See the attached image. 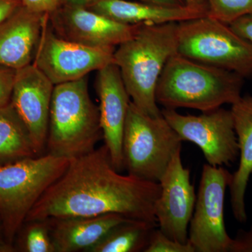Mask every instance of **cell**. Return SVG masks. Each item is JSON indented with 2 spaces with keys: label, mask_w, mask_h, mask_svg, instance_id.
Listing matches in <instances>:
<instances>
[{
  "label": "cell",
  "mask_w": 252,
  "mask_h": 252,
  "mask_svg": "<svg viewBox=\"0 0 252 252\" xmlns=\"http://www.w3.org/2000/svg\"><path fill=\"white\" fill-rule=\"evenodd\" d=\"M158 182L123 175L114 167L108 149H98L69 161L28 214L26 220L117 214L157 225L155 204Z\"/></svg>",
  "instance_id": "cell-1"
},
{
  "label": "cell",
  "mask_w": 252,
  "mask_h": 252,
  "mask_svg": "<svg viewBox=\"0 0 252 252\" xmlns=\"http://www.w3.org/2000/svg\"><path fill=\"white\" fill-rule=\"evenodd\" d=\"M178 23L141 24L135 34L115 50L119 67L131 101L152 117L161 115L156 90L165 64L177 52Z\"/></svg>",
  "instance_id": "cell-2"
},
{
  "label": "cell",
  "mask_w": 252,
  "mask_h": 252,
  "mask_svg": "<svg viewBox=\"0 0 252 252\" xmlns=\"http://www.w3.org/2000/svg\"><path fill=\"white\" fill-rule=\"evenodd\" d=\"M245 79L236 73L175 54L158 81L156 98L164 108L210 112L241 97Z\"/></svg>",
  "instance_id": "cell-3"
},
{
  "label": "cell",
  "mask_w": 252,
  "mask_h": 252,
  "mask_svg": "<svg viewBox=\"0 0 252 252\" xmlns=\"http://www.w3.org/2000/svg\"><path fill=\"white\" fill-rule=\"evenodd\" d=\"M101 139L100 114L91 98L88 76L55 85L46 142L48 154L71 160L93 152Z\"/></svg>",
  "instance_id": "cell-4"
},
{
  "label": "cell",
  "mask_w": 252,
  "mask_h": 252,
  "mask_svg": "<svg viewBox=\"0 0 252 252\" xmlns=\"http://www.w3.org/2000/svg\"><path fill=\"white\" fill-rule=\"evenodd\" d=\"M69 161L47 154L0 164V217L8 241L14 244L28 214L65 172Z\"/></svg>",
  "instance_id": "cell-5"
},
{
  "label": "cell",
  "mask_w": 252,
  "mask_h": 252,
  "mask_svg": "<svg viewBox=\"0 0 252 252\" xmlns=\"http://www.w3.org/2000/svg\"><path fill=\"white\" fill-rule=\"evenodd\" d=\"M182 142L162 114L150 117L131 101L122 142L124 169L128 175L158 182Z\"/></svg>",
  "instance_id": "cell-6"
},
{
  "label": "cell",
  "mask_w": 252,
  "mask_h": 252,
  "mask_svg": "<svg viewBox=\"0 0 252 252\" xmlns=\"http://www.w3.org/2000/svg\"><path fill=\"white\" fill-rule=\"evenodd\" d=\"M177 52L193 60L252 79V45L229 25L210 16L178 23Z\"/></svg>",
  "instance_id": "cell-7"
},
{
  "label": "cell",
  "mask_w": 252,
  "mask_h": 252,
  "mask_svg": "<svg viewBox=\"0 0 252 252\" xmlns=\"http://www.w3.org/2000/svg\"><path fill=\"white\" fill-rule=\"evenodd\" d=\"M232 174L222 166L203 167L193 216L189 223V241L195 252H229L232 240L225 229V190Z\"/></svg>",
  "instance_id": "cell-8"
},
{
  "label": "cell",
  "mask_w": 252,
  "mask_h": 252,
  "mask_svg": "<svg viewBox=\"0 0 252 252\" xmlns=\"http://www.w3.org/2000/svg\"><path fill=\"white\" fill-rule=\"evenodd\" d=\"M115 47H91L66 40L53 31L46 15L33 64L54 85L78 80L114 63Z\"/></svg>",
  "instance_id": "cell-9"
},
{
  "label": "cell",
  "mask_w": 252,
  "mask_h": 252,
  "mask_svg": "<svg viewBox=\"0 0 252 252\" xmlns=\"http://www.w3.org/2000/svg\"><path fill=\"white\" fill-rule=\"evenodd\" d=\"M161 113L182 140L198 146L209 165H229L238 159L240 152L230 109L220 107L199 116L182 115L170 108Z\"/></svg>",
  "instance_id": "cell-10"
},
{
  "label": "cell",
  "mask_w": 252,
  "mask_h": 252,
  "mask_svg": "<svg viewBox=\"0 0 252 252\" xmlns=\"http://www.w3.org/2000/svg\"><path fill=\"white\" fill-rule=\"evenodd\" d=\"M177 151L158 183L160 193L154 213L159 228L168 238L181 243L189 242L188 228L193 216L196 194L190 182V170L184 167Z\"/></svg>",
  "instance_id": "cell-11"
},
{
  "label": "cell",
  "mask_w": 252,
  "mask_h": 252,
  "mask_svg": "<svg viewBox=\"0 0 252 252\" xmlns=\"http://www.w3.org/2000/svg\"><path fill=\"white\" fill-rule=\"evenodd\" d=\"M60 37L91 47H116L135 34L140 25L117 22L85 6L63 4L49 14Z\"/></svg>",
  "instance_id": "cell-12"
},
{
  "label": "cell",
  "mask_w": 252,
  "mask_h": 252,
  "mask_svg": "<svg viewBox=\"0 0 252 252\" xmlns=\"http://www.w3.org/2000/svg\"><path fill=\"white\" fill-rule=\"evenodd\" d=\"M54 86L33 63L16 70L11 102L27 126L37 156L46 147Z\"/></svg>",
  "instance_id": "cell-13"
},
{
  "label": "cell",
  "mask_w": 252,
  "mask_h": 252,
  "mask_svg": "<svg viewBox=\"0 0 252 252\" xmlns=\"http://www.w3.org/2000/svg\"><path fill=\"white\" fill-rule=\"evenodd\" d=\"M96 91L99 99V114L104 145L114 167L124 170L122 142L131 99L119 67L114 63L97 71Z\"/></svg>",
  "instance_id": "cell-14"
},
{
  "label": "cell",
  "mask_w": 252,
  "mask_h": 252,
  "mask_svg": "<svg viewBox=\"0 0 252 252\" xmlns=\"http://www.w3.org/2000/svg\"><path fill=\"white\" fill-rule=\"evenodd\" d=\"M46 15L22 6L0 23V64L18 70L32 64Z\"/></svg>",
  "instance_id": "cell-15"
},
{
  "label": "cell",
  "mask_w": 252,
  "mask_h": 252,
  "mask_svg": "<svg viewBox=\"0 0 252 252\" xmlns=\"http://www.w3.org/2000/svg\"><path fill=\"white\" fill-rule=\"evenodd\" d=\"M127 220L117 214L47 219L56 252H89L109 230Z\"/></svg>",
  "instance_id": "cell-16"
},
{
  "label": "cell",
  "mask_w": 252,
  "mask_h": 252,
  "mask_svg": "<svg viewBox=\"0 0 252 252\" xmlns=\"http://www.w3.org/2000/svg\"><path fill=\"white\" fill-rule=\"evenodd\" d=\"M230 111L240 152L238 167L228 187L230 205L235 220L244 223L248 220L245 194L252 174V96H241Z\"/></svg>",
  "instance_id": "cell-17"
},
{
  "label": "cell",
  "mask_w": 252,
  "mask_h": 252,
  "mask_svg": "<svg viewBox=\"0 0 252 252\" xmlns=\"http://www.w3.org/2000/svg\"><path fill=\"white\" fill-rule=\"evenodd\" d=\"M87 8L117 22L133 26L180 23L207 15L206 11L188 6L170 7L126 0H94Z\"/></svg>",
  "instance_id": "cell-18"
},
{
  "label": "cell",
  "mask_w": 252,
  "mask_h": 252,
  "mask_svg": "<svg viewBox=\"0 0 252 252\" xmlns=\"http://www.w3.org/2000/svg\"><path fill=\"white\" fill-rule=\"evenodd\" d=\"M35 157L29 130L10 102L0 108V164Z\"/></svg>",
  "instance_id": "cell-19"
},
{
  "label": "cell",
  "mask_w": 252,
  "mask_h": 252,
  "mask_svg": "<svg viewBox=\"0 0 252 252\" xmlns=\"http://www.w3.org/2000/svg\"><path fill=\"white\" fill-rule=\"evenodd\" d=\"M156 227L144 220H126L109 230L89 252H144Z\"/></svg>",
  "instance_id": "cell-20"
},
{
  "label": "cell",
  "mask_w": 252,
  "mask_h": 252,
  "mask_svg": "<svg viewBox=\"0 0 252 252\" xmlns=\"http://www.w3.org/2000/svg\"><path fill=\"white\" fill-rule=\"evenodd\" d=\"M17 252H56L47 220H26L14 240Z\"/></svg>",
  "instance_id": "cell-21"
},
{
  "label": "cell",
  "mask_w": 252,
  "mask_h": 252,
  "mask_svg": "<svg viewBox=\"0 0 252 252\" xmlns=\"http://www.w3.org/2000/svg\"><path fill=\"white\" fill-rule=\"evenodd\" d=\"M207 16L229 25L252 13V0H205Z\"/></svg>",
  "instance_id": "cell-22"
},
{
  "label": "cell",
  "mask_w": 252,
  "mask_h": 252,
  "mask_svg": "<svg viewBox=\"0 0 252 252\" xmlns=\"http://www.w3.org/2000/svg\"><path fill=\"white\" fill-rule=\"evenodd\" d=\"M144 252H195L191 244L181 243L168 238L160 230L154 228Z\"/></svg>",
  "instance_id": "cell-23"
},
{
  "label": "cell",
  "mask_w": 252,
  "mask_h": 252,
  "mask_svg": "<svg viewBox=\"0 0 252 252\" xmlns=\"http://www.w3.org/2000/svg\"><path fill=\"white\" fill-rule=\"evenodd\" d=\"M16 69L0 64V108L11 102Z\"/></svg>",
  "instance_id": "cell-24"
},
{
  "label": "cell",
  "mask_w": 252,
  "mask_h": 252,
  "mask_svg": "<svg viewBox=\"0 0 252 252\" xmlns=\"http://www.w3.org/2000/svg\"><path fill=\"white\" fill-rule=\"evenodd\" d=\"M23 6L41 14H50L63 4V0H21Z\"/></svg>",
  "instance_id": "cell-25"
},
{
  "label": "cell",
  "mask_w": 252,
  "mask_h": 252,
  "mask_svg": "<svg viewBox=\"0 0 252 252\" xmlns=\"http://www.w3.org/2000/svg\"><path fill=\"white\" fill-rule=\"evenodd\" d=\"M229 252H252V225L249 230H239L232 240Z\"/></svg>",
  "instance_id": "cell-26"
},
{
  "label": "cell",
  "mask_w": 252,
  "mask_h": 252,
  "mask_svg": "<svg viewBox=\"0 0 252 252\" xmlns=\"http://www.w3.org/2000/svg\"><path fill=\"white\" fill-rule=\"evenodd\" d=\"M229 26L235 32L252 45V13L238 18L230 23Z\"/></svg>",
  "instance_id": "cell-27"
},
{
  "label": "cell",
  "mask_w": 252,
  "mask_h": 252,
  "mask_svg": "<svg viewBox=\"0 0 252 252\" xmlns=\"http://www.w3.org/2000/svg\"><path fill=\"white\" fill-rule=\"evenodd\" d=\"M22 6L21 0H0V23L14 14Z\"/></svg>",
  "instance_id": "cell-28"
},
{
  "label": "cell",
  "mask_w": 252,
  "mask_h": 252,
  "mask_svg": "<svg viewBox=\"0 0 252 252\" xmlns=\"http://www.w3.org/2000/svg\"><path fill=\"white\" fill-rule=\"evenodd\" d=\"M142 2L148 3L160 6H170V7H180L187 6L185 0H140Z\"/></svg>",
  "instance_id": "cell-29"
},
{
  "label": "cell",
  "mask_w": 252,
  "mask_h": 252,
  "mask_svg": "<svg viewBox=\"0 0 252 252\" xmlns=\"http://www.w3.org/2000/svg\"><path fill=\"white\" fill-rule=\"evenodd\" d=\"M17 252L14 243H10L4 238L2 233H0V252Z\"/></svg>",
  "instance_id": "cell-30"
},
{
  "label": "cell",
  "mask_w": 252,
  "mask_h": 252,
  "mask_svg": "<svg viewBox=\"0 0 252 252\" xmlns=\"http://www.w3.org/2000/svg\"><path fill=\"white\" fill-rule=\"evenodd\" d=\"M187 6L194 9L203 10V11H208V7L205 0H185Z\"/></svg>",
  "instance_id": "cell-31"
},
{
  "label": "cell",
  "mask_w": 252,
  "mask_h": 252,
  "mask_svg": "<svg viewBox=\"0 0 252 252\" xmlns=\"http://www.w3.org/2000/svg\"><path fill=\"white\" fill-rule=\"evenodd\" d=\"M94 0H63V4L74 5V6H85L87 7Z\"/></svg>",
  "instance_id": "cell-32"
},
{
  "label": "cell",
  "mask_w": 252,
  "mask_h": 252,
  "mask_svg": "<svg viewBox=\"0 0 252 252\" xmlns=\"http://www.w3.org/2000/svg\"><path fill=\"white\" fill-rule=\"evenodd\" d=\"M0 233H2V223H1V217H0Z\"/></svg>",
  "instance_id": "cell-33"
}]
</instances>
